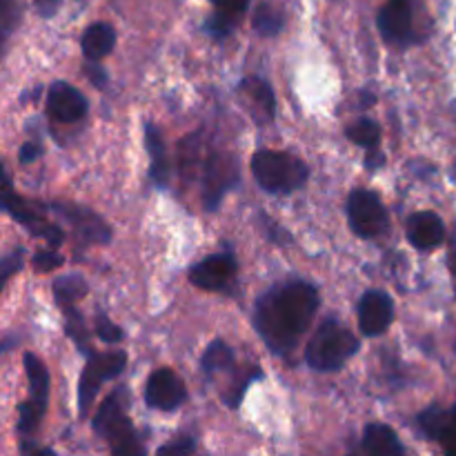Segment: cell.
<instances>
[{"mask_svg":"<svg viewBox=\"0 0 456 456\" xmlns=\"http://www.w3.org/2000/svg\"><path fill=\"white\" fill-rule=\"evenodd\" d=\"M47 114L58 123H76L87 114V98L69 83H53L47 92Z\"/></svg>","mask_w":456,"mask_h":456,"instance_id":"11","label":"cell"},{"mask_svg":"<svg viewBox=\"0 0 456 456\" xmlns=\"http://www.w3.org/2000/svg\"><path fill=\"white\" fill-rule=\"evenodd\" d=\"M22 456H56L52 448H40V445L36 444H29V441H25L22 444Z\"/></svg>","mask_w":456,"mask_h":456,"instance_id":"36","label":"cell"},{"mask_svg":"<svg viewBox=\"0 0 456 456\" xmlns=\"http://www.w3.org/2000/svg\"><path fill=\"white\" fill-rule=\"evenodd\" d=\"M452 426L456 428V412H454V423H452Z\"/></svg>","mask_w":456,"mask_h":456,"instance_id":"39","label":"cell"},{"mask_svg":"<svg viewBox=\"0 0 456 456\" xmlns=\"http://www.w3.org/2000/svg\"><path fill=\"white\" fill-rule=\"evenodd\" d=\"M232 350L227 343H223L221 338L218 341H214L212 346L205 350L203 354V370L208 374H214V372H221V370H227L232 365Z\"/></svg>","mask_w":456,"mask_h":456,"instance_id":"24","label":"cell"},{"mask_svg":"<svg viewBox=\"0 0 456 456\" xmlns=\"http://www.w3.org/2000/svg\"><path fill=\"white\" fill-rule=\"evenodd\" d=\"M40 156V145H36V142H25L20 150V163H31V160H36Z\"/></svg>","mask_w":456,"mask_h":456,"instance_id":"37","label":"cell"},{"mask_svg":"<svg viewBox=\"0 0 456 456\" xmlns=\"http://www.w3.org/2000/svg\"><path fill=\"white\" fill-rule=\"evenodd\" d=\"M254 29L261 36H276L283 29V13L274 4H261L256 13H254Z\"/></svg>","mask_w":456,"mask_h":456,"instance_id":"22","label":"cell"},{"mask_svg":"<svg viewBox=\"0 0 456 456\" xmlns=\"http://www.w3.org/2000/svg\"><path fill=\"white\" fill-rule=\"evenodd\" d=\"M363 448L370 456H405L403 444L386 423H372L365 428Z\"/></svg>","mask_w":456,"mask_h":456,"instance_id":"16","label":"cell"},{"mask_svg":"<svg viewBox=\"0 0 456 456\" xmlns=\"http://www.w3.org/2000/svg\"><path fill=\"white\" fill-rule=\"evenodd\" d=\"M61 3L62 0H34L36 9H38L40 16H45V18L53 16V13L58 12V7H61Z\"/></svg>","mask_w":456,"mask_h":456,"instance_id":"35","label":"cell"},{"mask_svg":"<svg viewBox=\"0 0 456 456\" xmlns=\"http://www.w3.org/2000/svg\"><path fill=\"white\" fill-rule=\"evenodd\" d=\"M25 370L31 387V401L47 408L49 399V372L36 354H25Z\"/></svg>","mask_w":456,"mask_h":456,"instance_id":"18","label":"cell"},{"mask_svg":"<svg viewBox=\"0 0 456 456\" xmlns=\"http://www.w3.org/2000/svg\"><path fill=\"white\" fill-rule=\"evenodd\" d=\"M20 16L22 12L18 0H0V53H3L9 36L20 25Z\"/></svg>","mask_w":456,"mask_h":456,"instance_id":"23","label":"cell"},{"mask_svg":"<svg viewBox=\"0 0 456 456\" xmlns=\"http://www.w3.org/2000/svg\"><path fill=\"white\" fill-rule=\"evenodd\" d=\"M444 221L435 212H417L408 221V240L417 249H435L444 243Z\"/></svg>","mask_w":456,"mask_h":456,"instance_id":"15","label":"cell"},{"mask_svg":"<svg viewBox=\"0 0 456 456\" xmlns=\"http://www.w3.org/2000/svg\"><path fill=\"white\" fill-rule=\"evenodd\" d=\"M22 256H25V252H22V249H16V252L0 258V292L4 289V283H7V281L22 267Z\"/></svg>","mask_w":456,"mask_h":456,"instance_id":"28","label":"cell"},{"mask_svg":"<svg viewBox=\"0 0 456 456\" xmlns=\"http://www.w3.org/2000/svg\"><path fill=\"white\" fill-rule=\"evenodd\" d=\"M53 209H56L58 214H62V216L69 221V225L74 227L87 243H107V240H110V227H107V223L102 221L96 212H92V209L71 203H58L53 205Z\"/></svg>","mask_w":456,"mask_h":456,"instance_id":"13","label":"cell"},{"mask_svg":"<svg viewBox=\"0 0 456 456\" xmlns=\"http://www.w3.org/2000/svg\"><path fill=\"white\" fill-rule=\"evenodd\" d=\"M239 183V163L227 154H214L205 174V205L216 209L232 185Z\"/></svg>","mask_w":456,"mask_h":456,"instance_id":"10","label":"cell"},{"mask_svg":"<svg viewBox=\"0 0 456 456\" xmlns=\"http://www.w3.org/2000/svg\"><path fill=\"white\" fill-rule=\"evenodd\" d=\"M116 45V31L114 27L107 25V22H94L85 29L83 40H80V47L87 61L96 62L102 61L105 56H110V52Z\"/></svg>","mask_w":456,"mask_h":456,"instance_id":"17","label":"cell"},{"mask_svg":"<svg viewBox=\"0 0 456 456\" xmlns=\"http://www.w3.org/2000/svg\"><path fill=\"white\" fill-rule=\"evenodd\" d=\"M419 421H421V428L426 430V435L432 436V439H444V435L448 432V428H450L448 414H445L441 408L426 410Z\"/></svg>","mask_w":456,"mask_h":456,"instance_id":"27","label":"cell"},{"mask_svg":"<svg viewBox=\"0 0 456 456\" xmlns=\"http://www.w3.org/2000/svg\"><path fill=\"white\" fill-rule=\"evenodd\" d=\"M359 350V338L341 325L330 319L319 325L314 337L310 338L305 350V361L316 372H337Z\"/></svg>","mask_w":456,"mask_h":456,"instance_id":"2","label":"cell"},{"mask_svg":"<svg viewBox=\"0 0 456 456\" xmlns=\"http://www.w3.org/2000/svg\"><path fill=\"white\" fill-rule=\"evenodd\" d=\"M319 310V292L305 281H289L258 301L254 323L272 352L292 350Z\"/></svg>","mask_w":456,"mask_h":456,"instance_id":"1","label":"cell"},{"mask_svg":"<svg viewBox=\"0 0 456 456\" xmlns=\"http://www.w3.org/2000/svg\"><path fill=\"white\" fill-rule=\"evenodd\" d=\"M94 430L110 441L114 456H147L145 445L141 444L132 421L125 414L120 392H114V395L102 401L101 410L94 417Z\"/></svg>","mask_w":456,"mask_h":456,"instance_id":"4","label":"cell"},{"mask_svg":"<svg viewBox=\"0 0 456 456\" xmlns=\"http://www.w3.org/2000/svg\"><path fill=\"white\" fill-rule=\"evenodd\" d=\"M87 294V281L80 274H67L56 279L53 283V297H56L58 305L65 307V310H71L74 303L78 298H83Z\"/></svg>","mask_w":456,"mask_h":456,"instance_id":"19","label":"cell"},{"mask_svg":"<svg viewBox=\"0 0 456 456\" xmlns=\"http://www.w3.org/2000/svg\"><path fill=\"white\" fill-rule=\"evenodd\" d=\"M196 444L191 436H181V439L176 441H169L167 445H163V448L156 452V456H190L194 452Z\"/></svg>","mask_w":456,"mask_h":456,"instance_id":"30","label":"cell"},{"mask_svg":"<svg viewBox=\"0 0 456 456\" xmlns=\"http://www.w3.org/2000/svg\"><path fill=\"white\" fill-rule=\"evenodd\" d=\"M212 4L218 9V13L240 18L245 13V9H248L249 0H212Z\"/></svg>","mask_w":456,"mask_h":456,"instance_id":"33","label":"cell"},{"mask_svg":"<svg viewBox=\"0 0 456 456\" xmlns=\"http://www.w3.org/2000/svg\"><path fill=\"white\" fill-rule=\"evenodd\" d=\"M65 263V258L56 252V249H45V252H38L34 256V267L40 272H47V270H56Z\"/></svg>","mask_w":456,"mask_h":456,"instance_id":"31","label":"cell"},{"mask_svg":"<svg viewBox=\"0 0 456 456\" xmlns=\"http://www.w3.org/2000/svg\"><path fill=\"white\" fill-rule=\"evenodd\" d=\"M240 89H243L245 96H248L249 101H252L254 105H256L258 110H261L263 114L267 116V118H274L276 98H274V92H272V87L265 83V80H263V78H248V80H243Z\"/></svg>","mask_w":456,"mask_h":456,"instance_id":"21","label":"cell"},{"mask_svg":"<svg viewBox=\"0 0 456 456\" xmlns=\"http://www.w3.org/2000/svg\"><path fill=\"white\" fill-rule=\"evenodd\" d=\"M67 316H69V319H67V334H69L80 347H85L87 346V328H85L83 319H80V314L74 310V307L67 310Z\"/></svg>","mask_w":456,"mask_h":456,"instance_id":"29","label":"cell"},{"mask_svg":"<svg viewBox=\"0 0 456 456\" xmlns=\"http://www.w3.org/2000/svg\"><path fill=\"white\" fill-rule=\"evenodd\" d=\"M236 20H239V18H232V16H225V13L216 12V16H214L212 20L208 22V27H209V31H212V34L225 36V34H230L232 29H234Z\"/></svg>","mask_w":456,"mask_h":456,"instance_id":"34","label":"cell"},{"mask_svg":"<svg viewBox=\"0 0 456 456\" xmlns=\"http://www.w3.org/2000/svg\"><path fill=\"white\" fill-rule=\"evenodd\" d=\"M185 383L181 381V377L174 370L160 368L151 372L145 387V401L150 408L172 412V410H176L185 401Z\"/></svg>","mask_w":456,"mask_h":456,"instance_id":"8","label":"cell"},{"mask_svg":"<svg viewBox=\"0 0 456 456\" xmlns=\"http://www.w3.org/2000/svg\"><path fill=\"white\" fill-rule=\"evenodd\" d=\"M379 29L390 43H405L412 36V3L390 0L379 13Z\"/></svg>","mask_w":456,"mask_h":456,"instance_id":"14","label":"cell"},{"mask_svg":"<svg viewBox=\"0 0 456 456\" xmlns=\"http://www.w3.org/2000/svg\"><path fill=\"white\" fill-rule=\"evenodd\" d=\"M347 138L361 147H377L379 138H381V127L374 120L361 118L352 127H347Z\"/></svg>","mask_w":456,"mask_h":456,"instance_id":"25","label":"cell"},{"mask_svg":"<svg viewBox=\"0 0 456 456\" xmlns=\"http://www.w3.org/2000/svg\"><path fill=\"white\" fill-rule=\"evenodd\" d=\"M252 174L258 185L270 194H289L305 185L307 165L288 151L263 150L252 159Z\"/></svg>","mask_w":456,"mask_h":456,"instance_id":"3","label":"cell"},{"mask_svg":"<svg viewBox=\"0 0 456 456\" xmlns=\"http://www.w3.org/2000/svg\"><path fill=\"white\" fill-rule=\"evenodd\" d=\"M96 334L107 343H116L123 338V330H120L118 325L111 323L107 316H98L96 319Z\"/></svg>","mask_w":456,"mask_h":456,"instance_id":"32","label":"cell"},{"mask_svg":"<svg viewBox=\"0 0 456 456\" xmlns=\"http://www.w3.org/2000/svg\"><path fill=\"white\" fill-rule=\"evenodd\" d=\"M45 410L47 408L36 403V401H25V403L20 405V410H18V432H20V435H31V432H36V428L43 421Z\"/></svg>","mask_w":456,"mask_h":456,"instance_id":"26","label":"cell"},{"mask_svg":"<svg viewBox=\"0 0 456 456\" xmlns=\"http://www.w3.org/2000/svg\"><path fill=\"white\" fill-rule=\"evenodd\" d=\"M395 319V303L381 289L363 294L359 303V328L365 337H381Z\"/></svg>","mask_w":456,"mask_h":456,"instance_id":"9","label":"cell"},{"mask_svg":"<svg viewBox=\"0 0 456 456\" xmlns=\"http://www.w3.org/2000/svg\"><path fill=\"white\" fill-rule=\"evenodd\" d=\"M347 218H350V227L363 239H374V236L383 234L390 225V216L374 191L370 190H354L347 199Z\"/></svg>","mask_w":456,"mask_h":456,"instance_id":"6","label":"cell"},{"mask_svg":"<svg viewBox=\"0 0 456 456\" xmlns=\"http://www.w3.org/2000/svg\"><path fill=\"white\" fill-rule=\"evenodd\" d=\"M87 76L89 78H92V83L96 85V87H105V83H107V76H105V71L101 69V67H96V65H89L87 67Z\"/></svg>","mask_w":456,"mask_h":456,"instance_id":"38","label":"cell"},{"mask_svg":"<svg viewBox=\"0 0 456 456\" xmlns=\"http://www.w3.org/2000/svg\"><path fill=\"white\" fill-rule=\"evenodd\" d=\"M147 150H150L151 156V178H154L159 185H165L167 183L169 174V163L165 159V147L163 138H160V132L154 127V125H147Z\"/></svg>","mask_w":456,"mask_h":456,"instance_id":"20","label":"cell"},{"mask_svg":"<svg viewBox=\"0 0 456 456\" xmlns=\"http://www.w3.org/2000/svg\"><path fill=\"white\" fill-rule=\"evenodd\" d=\"M125 365H127V354H125L123 350L89 356L87 365H85L83 370V377H80V386H78L80 417H85V414L89 412V408H92L94 399H96L102 383L118 377V374L125 370Z\"/></svg>","mask_w":456,"mask_h":456,"instance_id":"5","label":"cell"},{"mask_svg":"<svg viewBox=\"0 0 456 456\" xmlns=\"http://www.w3.org/2000/svg\"><path fill=\"white\" fill-rule=\"evenodd\" d=\"M236 274V261L232 254H216V256H209L205 261H200L199 265L191 267L190 281L200 289H208V292H216V289L227 288L232 279Z\"/></svg>","mask_w":456,"mask_h":456,"instance_id":"12","label":"cell"},{"mask_svg":"<svg viewBox=\"0 0 456 456\" xmlns=\"http://www.w3.org/2000/svg\"><path fill=\"white\" fill-rule=\"evenodd\" d=\"M0 212H7L9 216L16 218L20 225H25L31 234L38 236V239H43V240H47L49 248L52 249H56L58 245L62 243V239H65V234H62L56 225H52L49 221H45V218L40 216V212H36L34 205L27 203V200H22L20 196H18L16 191L7 185V183L0 187Z\"/></svg>","mask_w":456,"mask_h":456,"instance_id":"7","label":"cell"}]
</instances>
